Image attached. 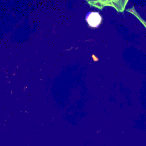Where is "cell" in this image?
<instances>
[{
	"instance_id": "6da1fadb",
	"label": "cell",
	"mask_w": 146,
	"mask_h": 146,
	"mask_svg": "<svg viewBox=\"0 0 146 146\" xmlns=\"http://www.w3.org/2000/svg\"><path fill=\"white\" fill-rule=\"evenodd\" d=\"M86 21L90 26L97 27L102 21V17L97 12H90L87 15Z\"/></svg>"
}]
</instances>
